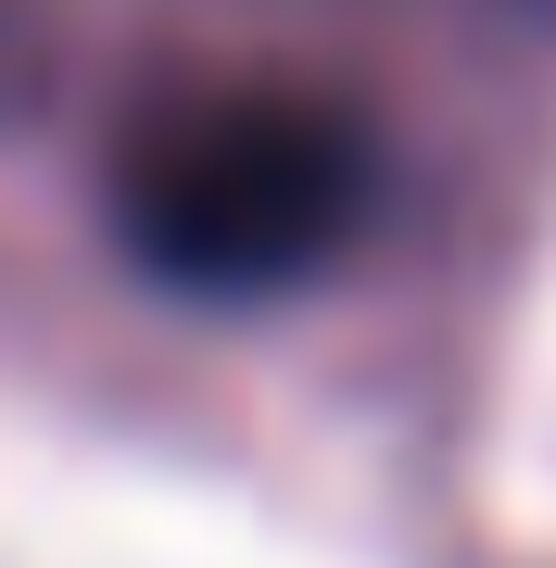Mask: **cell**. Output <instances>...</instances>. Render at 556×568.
Listing matches in <instances>:
<instances>
[{
	"label": "cell",
	"instance_id": "obj_1",
	"mask_svg": "<svg viewBox=\"0 0 556 568\" xmlns=\"http://www.w3.org/2000/svg\"><path fill=\"white\" fill-rule=\"evenodd\" d=\"M380 126L330 89H190L152 102L114 152V241L152 291L190 304H279L330 278L380 215Z\"/></svg>",
	"mask_w": 556,
	"mask_h": 568
}]
</instances>
